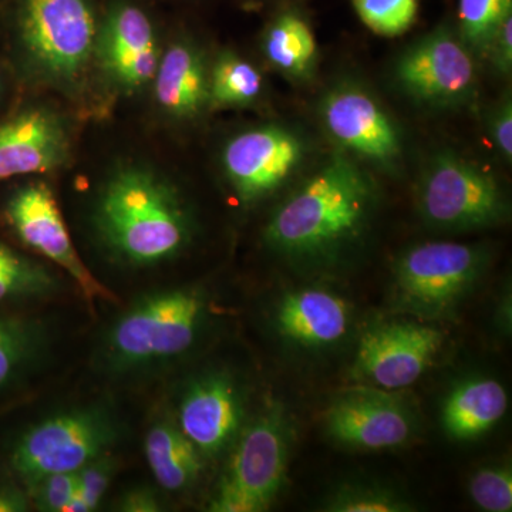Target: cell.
I'll use <instances>...</instances> for the list:
<instances>
[{
	"label": "cell",
	"instance_id": "44dd1931",
	"mask_svg": "<svg viewBox=\"0 0 512 512\" xmlns=\"http://www.w3.org/2000/svg\"><path fill=\"white\" fill-rule=\"evenodd\" d=\"M148 467L161 488L181 493L197 481L202 456L174 420L160 419L151 424L144 439Z\"/></svg>",
	"mask_w": 512,
	"mask_h": 512
},
{
	"label": "cell",
	"instance_id": "e0dca14e",
	"mask_svg": "<svg viewBox=\"0 0 512 512\" xmlns=\"http://www.w3.org/2000/svg\"><path fill=\"white\" fill-rule=\"evenodd\" d=\"M72 138L56 111L33 107L0 123V181L52 173L69 161Z\"/></svg>",
	"mask_w": 512,
	"mask_h": 512
},
{
	"label": "cell",
	"instance_id": "7a4b0ae2",
	"mask_svg": "<svg viewBox=\"0 0 512 512\" xmlns=\"http://www.w3.org/2000/svg\"><path fill=\"white\" fill-rule=\"evenodd\" d=\"M92 227L111 261L154 268L184 254L194 238L190 207L177 185L150 165L114 168L94 198Z\"/></svg>",
	"mask_w": 512,
	"mask_h": 512
},
{
	"label": "cell",
	"instance_id": "9a60e30c",
	"mask_svg": "<svg viewBox=\"0 0 512 512\" xmlns=\"http://www.w3.org/2000/svg\"><path fill=\"white\" fill-rule=\"evenodd\" d=\"M244 414V397L234 377L211 372L187 384L178 400L175 423L202 458H212L237 440Z\"/></svg>",
	"mask_w": 512,
	"mask_h": 512
},
{
	"label": "cell",
	"instance_id": "8992f818",
	"mask_svg": "<svg viewBox=\"0 0 512 512\" xmlns=\"http://www.w3.org/2000/svg\"><path fill=\"white\" fill-rule=\"evenodd\" d=\"M120 436V421L106 406L73 407L26 430L13 446L10 463L30 487L49 474L76 473L109 453Z\"/></svg>",
	"mask_w": 512,
	"mask_h": 512
},
{
	"label": "cell",
	"instance_id": "f546056e",
	"mask_svg": "<svg viewBox=\"0 0 512 512\" xmlns=\"http://www.w3.org/2000/svg\"><path fill=\"white\" fill-rule=\"evenodd\" d=\"M468 493L480 510L510 512L512 510L510 463L494 464L478 470L468 483Z\"/></svg>",
	"mask_w": 512,
	"mask_h": 512
},
{
	"label": "cell",
	"instance_id": "7402d4cb",
	"mask_svg": "<svg viewBox=\"0 0 512 512\" xmlns=\"http://www.w3.org/2000/svg\"><path fill=\"white\" fill-rule=\"evenodd\" d=\"M262 49L272 66L293 77L311 73L318 53L311 26L293 12L282 13L269 25Z\"/></svg>",
	"mask_w": 512,
	"mask_h": 512
},
{
	"label": "cell",
	"instance_id": "9c48e42d",
	"mask_svg": "<svg viewBox=\"0 0 512 512\" xmlns=\"http://www.w3.org/2000/svg\"><path fill=\"white\" fill-rule=\"evenodd\" d=\"M394 77L403 92L419 103L460 106L476 92V60L456 33L436 29L399 57Z\"/></svg>",
	"mask_w": 512,
	"mask_h": 512
},
{
	"label": "cell",
	"instance_id": "5b68a950",
	"mask_svg": "<svg viewBox=\"0 0 512 512\" xmlns=\"http://www.w3.org/2000/svg\"><path fill=\"white\" fill-rule=\"evenodd\" d=\"M488 252L456 242H427L404 252L393 274V306L417 318H447L484 275Z\"/></svg>",
	"mask_w": 512,
	"mask_h": 512
},
{
	"label": "cell",
	"instance_id": "603a6c76",
	"mask_svg": "<svg viewBox=\"0 0 512 512\" xmlns=\"http://www.w3.org/2000/svg\"><path fill=\"white\" fill-rule=\"evenodd\" d=\"M60 291L55 272L0 242V303L50 298Z\"/></svg>",
	"mask_w": 512,
	"mask_h": 512
},
{
	"label": "cell",
	"instance_id": "f1b7e54d",
	"mask_svg": "<svg viewBox=\"0 0 512 512\" xmlns=\"http://www.w3.org/2000/svg\"><path fill=\"white\" fill-rule=\"evenodd\" d=\"M117 473V458L110 453L89 461L77 471L76 494L67 505L66 512H90L97 510L104 495L109 491Z\"/></svg>",
	"mask_w": 512,
	"mask_h": 512
},
{
	"label": "cell",
	"instance_id": "ffe728a7",
	"mask_svg": "<svg viewBox=\"0 0 512 512\" xmlns=\"http://www.w3.org/2000/svg\"><path fill=\"white\" fill-rule=\"evenodd\" d=\"M507 392L495 379L474 377L454 387L441 412L443 429L450 439L476 440L503 419Z\"/></svg>",
	"mask_w": 512,
	"mask_h": 512
},
{
	"label": "cell",
	"instance_id": "30bf717a",
	"mask_svg": "<svg viewBox=\"0 0 512 512\" xmlns=\"http://www.w3.org/2000/svg\"><path fill=\"white\" fill-rule=\"evenodd\" d=\"M5 215L20 241L62 268L89 301L113 298V293L94 278L74 248L49 185L36 181L13 192L6 202Z\"/></svg>",
	"mask_w": 512,
	"mask_h": 512
},
{
	"label": "cell",
	"instance_id": "277c9868",
	"mask_svg": "<svg viewBox=\"0 0 512 512\" xmlns=\"http://www.w3.org/2000/svg\"><path fill=\"white\" fill-rule=\"evenodd\" d=\"M18 26L37 79L63 90L82 82L99 30L90 0H20Z\"/></svg>",
	"mask_w": 512,
	"mask_h": 512
},
{
	"label": "cell",
	"instance_id": "52a82bcc",
	"mask_svg": "<svg viewBox=\"0 0 512 512\" xmlns=\"http://www.w3.org/2000/svg\"><path fill=\"white\" fill-rule=\"evenodd\" d=\"M237 439L208 510H269L284 487L288 468L289 424L284 410L279 404L266 407Z\"/></svg>",
	"mask_w": 512,
	"mask_h": 512
},
{
	"label": "cell",
	"instance_id": "ba28073f",
	"mask_svg": "<svg viewBox=\"0 0 512 512\" xmlns=\"http://www.w3.org/2000/svg\"><path fill=\"white\" fill-rule=\"evenodd\" d=\"M417 208L430 227L458 232L495 227L508 214L493 175L451 151L427 164L417 187Z\"/></svg>",
	"mask_w": 512,
	"mask_h": 512
},
{
	"label": "cell",
	"instance_id": "e575fe53",
	"mask_svg": "<svg viewBox=\"0 0 512 512\" xmlns=\"http://www.w3.org/2000/svg\"><path fill=\"white\" fill-rule=\"evenodd\" d=\"M29 510L28 495L18 488L0 487V512H23Z\"/></svg>",
	"mask_w": 512,
	"mask_h": 512
},
{
	"label": "cell",
	"instance_id": "d6a6232c",
	"mask_svg": "<svg viewBox=\"0 0 512 512\" xmlns=\"http://www.w3.org/2000/svg\"><path fill=\"white\" fill-rule=\"evenodd\" d=\"M490 133L494 146L501 156L511 163L512 158V103L511 97L505 96L500 106L494 111L490 121Z\"/></svg>",
	"mask_w": 512,
	"mask_h": 512
},
{
	"label": "cell",
	"instance_id": "7c38bea8",
	"mask_svg": "<svg viewBox=\"0 0 512 512\" xmlns=\"http://www.w3.org/2000/svg\"><path fill=\"white\" fill-rule=\"evenodd\" d=\"M443 339L439 329L421 323H383L360 340L352 375L357 383L392 392L412 386L440 352Z\"/></svg>",
	"mask_w": 512,
	"mask_h": 512
},
{
	"label": "cell",
	"instance_id": "6da1fadb",
	"mask_svg": "<svg viewBox=\"0 0 512 512\" xmlns=\"http://www.w3.org/2000/svg\"><path fill=\"white\" fill-rule=\"evenodd\" d=\"M375 180L335 154L286 198L266 225V245L289 264L335 269L359 248L375 217Z\"/></svg>",
	"mask_w": 512,
	"mask_h": 512
},
{
	"label": "cell",
	"instance_id": "484cf974",
	"mask_svg": "<svg viewBox=\"0 0 512 512\" xmlns=\"http://www.w3.org/2000/svg\"><path fill=\"white\" fill-rule=\"evenodd\" d=\"M512 13V0H460L461 39L476 55L485 56L495 29Z\"/></svg>",
	"mask_w": 512,
	"mask_h": 512
},
{
	"label": "cell",
	"instance_id": "5bb4252c",
	"mask_svg": "<svg viewBox=\"0 0 512 512\" xmlns=\"http://www.w3.org/2000/svg\"><path fill=\"white\" fill-rule=\"evenodd\" d=\"M160 57L153 22L137 6L120 3L99 23L94 62L119 92L130 96L146 89Z\"/></svg>",
	"mask_w": 512,
	"mask_h": 512
},
{
	"label": "cell",
	"instance_id": "d4e9b609",
	"mask_svg": "<svg viewBox=\"0 0 512 512\" xmlns=\"http://www.w3.org/2000/svg\"><path fill=\"white\" fill-rule=\"evenodd\" d=\"M262 77L247 60L222 53L210 72V106H245L258 99Z\"/></svg>",
	"mask_w": 512,
	"mask_h": 512
},
{
	"label": "cell",
	"instance_id": "2e32d148",
	"mask_svg": "<svg viewBox=\"0 0 512 512\" xmlns=\"http://www.w3.org/2000/svg\"><path fill=\"white\" fill-rule=\"evenodd\" d=\"M330 137L349 153L394 168L402 154L399 131L369 93L356 86H340L320 106Z\"/></svg>",
	"mask_w": 512,
	"mask_h": 512
},
{
	"label": "cell",
	"instance_id": "4316f807",
	"mask_svg": "<svg viewBox=\"0 0 512 512\" xmlns=\"http://www.w3.org/2000/svg\"><path fill=\"white\" fill-rule=\"evenodd\" d=\"M323 510L332 512H409L414 507L402 494L377 484H346L330 494Z\"/></svg>",
	"mask_w": 512,
	"mask_h": 512
},
{
	"label": "cell",
	"instance_id": "8fae6325",
	"mask_svg": "<svg viewBox=\"0 0 512 512\" xmlns=\"http://www.w3.org/2000/svg\"><path fill=\"white\" fill-rule=\"evenodd\" d=\"M413 413L392 390L357 384L336 394L325 413L330 439L355 450L404 446L413 437Z\"/></svg>",
	"mask_w": 512,
	"mask_h": 512
},
{
	"label": "cell",
	"instance_id": "3957f363",
	"mask_svg": "<svg viewBox=\"0 0 512 512\" xmlns=\"http://www.w3.org/2000/svg\"><path fill=\"white\" fill-rule=\"evenodd\" d=\"M208 299L197 286L140 296L111 323L101 362L116 376L140 375L187 355L207 323Z\"/></svg>",
	"mask_w": 512,
	"mask_h": 512
},
{
	"label": "cell",
	"instance_id": "cb8c5ba5",
	"mask_svg": "<svg viewBox=\"0 0 512 512\" xmlns=\"http://www.w3.org/2000/svg\"><path fill=\"white\" fill-rule=\"evenodd\" d=\"M46 345L47 335L40 323L0 316V387L32 366Z\"/></svg>",
	"mask_w": 512,
	"mask_h": 512
},
{
	"label": "cell",
	"instance_id": "ac0fdd59",
	"mask_svg": "<svg viewBox=\"0 0 512 512\" xmlns=\"http://www.w3.org/2000/svg\"><path fill=\"white\" fill-rule=\"evenodd\" d=\"M276 328L303 348H328L345 338L352 312L349 303L323 289L286 293L276 309Z\"/></svg>",
	"mask_w": 512,
	"mask_h": 512
},
{
	"label": "cell",
	"instance_id": "836d02e7",
	"mask_svg": "<svg viewBox=\"0 0 512 512\" xmlns=\"http://www.w3.org/2000/svg\"><path fill=\"white\" fill-rule=\"evenodd\" d=\"M163 508L156 491L147 487L131 488L121 495L116 504V510L123 512H158Z\"/></svg>",
	"mask_w": 512,
	"mask_h": 512
},
{
	"label": "cell",
	"instance_id": "1f68e13d",
	"mask_svg": "<svg viewBox=\"0 0 512 512\" xmlns=\"http://www.w3.org/2000/svg\"><path fill=\"white\" fill-rule=\"evenodd\" d=\"M485 56L490 57L495 69L503 76L511 73L512 67V13L505 16L503 22L495 29L487 47Z\"/></svg>",
	"mask_w": 512,
	"mask_h": 512
},
{
	"label": "cell",
	"instance_id": "4dcf8cb0",
	"mask_svg": "<svg viewBox=\"0 0 512 512\" xmlns=\"http://www.w3.org/2000/svg\"><path fill=\"white\" fill-rule=\"evenodd\" d=\"M77 488L76 473L49 474L30 485L35 507L43 512H66Z\"/></svg>",
	"mask_w": 512,
	"mask_h": 512
},
{
	"label": "cell",
	"instance_id": "4fadbf2b",
	"mask_svg": "<svg viewBox=\"0 0 512 512\" xmlns=\"http://www.w3.org/2000/svg\"><path fill=\"white\" fill-rule=\"evenodd\" d=\"M301 138L284 127L264 126L232 137L222 153V167L242 204H254L291 177L301 164Z\"/></svg>",
	"mask_w": 512,
	"mask_h": 512
},
{
	"label": "cell",
	"instance_id": "83f0119b",
	"mask_svg": "<svg viewBox=\"0 0 512 512\" xmlns=\"http://www.w3.org/2000/svg\"><path fill=\"white\" fill-rule=\"evenodd\" d=\"M357 16L376 35L394 37L412 28L419 0H352Z\"/></svg>",
	"mask_w": 512,
	"mask_h": 512
},
{
	"label": "cell",
	"instance_id": "d6986e66",
	"mask_svg": "<svg viewBox=\"0 0 512 512\" xmlns=\"http://www.w3.org/2000/svg\"><path fill=\"white\" fill-rule=\"evenodd\" d=\"M154 97L164 114L192 120L210 106V72L200 49L178 40L161 55L153 79Z\"/></svg>",
	"mask_w": 512,
	"mask_h": 512
}]
</instances>
